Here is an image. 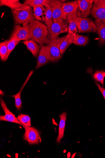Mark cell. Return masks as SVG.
I'll use <instances>...</instances> for the list:
<instances>
[{"label":"cell","mask_w":105,"mask_h":158,"mask_svg":"<svg viewBox=\"0 0 105 158\" xmlns=\"http://www.w3.org/2000/svg\"><path fill=\"white\" fill-rule=\"evenodd\" d=\"M51 2L52 1L50 0H26L24 4L32 7L42 5L46 7H48L51 6Z\"/></svg>","instance_id":"44dd1931"},{"label":"cell","mask_w":105,"mask_h":158,"mask_svg":"<svg viewBox=\"0 0 105 158\" xmlns=\"http://www.w3.org/2000/svg\"><path fill=\"white\" fill-rule=\"evenodd\" d=\"M95 82L96 85L97 86L99 90L102 94L104 98L105 99V89L102 87L97 82V81H95Z\"/></svg>","instance_id":"f1b7e54d"},{"label":"cell","mask_w":105,"mask_h":158,"mask_svg":"<svg viewBox=\"0 0 105 158\" xmlns=\"http://www.w3.org/2000/svg\"><path fill=\"white\" fill-rule=\"evenodd\" d=\"M74 35L68 34L66 36L60 47V51L61 54H63L68 47L73 44Z\"/></svg>","instance_id":"7402d4cb"},{"label":"cell","mask_w":105,"mask_h":158,"mask_svg":"<svg viewBox=\"0 0 105 158\" xmlns=\"http://www.w3.org/2000/svg\"><path fill=\"white\" fill-rule=\"evenodd\" d=\"M18 118L23 125L27 127L31 126L30 118L27 115L20 114Z\"/></svg>","instance_id":"4316f807"},{"label":"cell","mask_w":105,"mask_h":158,"mask_svg":"<svg viewBox=\"0 0 105 158\" xmlns=\"http://www.w3.org/2000/svg\"><path fill=\"white\" fill-rule=\"evenodd\" d=\"M6 6L11 10H18L26 8L29 6L21 3L19 0H1L0 6Z\"/></svg>","instance_id":"4fadbf2b"},{"label":"cell","mask_w":105,"mask_h":158,"mask_svg":"<svg viewBox=\"0 0 105 158\" xmlns=\"http://www.w3.org/2000/svg\"><path fill=\"white\" fill-rule=\"evenodd\" d=\"M26 47L27 49L30 52L33 56L37 57L39 53L41 46L39 45L33 40H26L23 42Z\"/></svg>","instance_id":"2e32d148"},{"label":"cell","mask_w":105,"mask_h":158,"mask_svg":"<svg viewBox=\"0 0 105 158\" xmlns=\"http://www.w3.org/2000/svg\"><path fill=\"white\" fill-rule=\"evenodd\" d=\"M1 104L5 114L4 116H1L0 117V120L16 123L22 126L23 124L19 121L18 118L9 110L2 97L1 98Z\"/></svg>","instance_id":"8fae6325"},{"label":"cell","mask_w":105,"mask_h":158,"mask_svg":"<svg viewBox=\"0 0 105 158\" xmlns=\"http://www.w3.org/2000/svg\"><path fill=\"white\" fill-rule=\"evenodd\" d=\"M78 7L77 12V16L82 18H86L91 14L93 7L92 0H78Z\"/></svg>","instance_id":"9c48e42d"},{"label":"cell","mask_w":105,"mask_h":158,"mask_svg":"<svg viewBox=\"0 0 105 158\" xmlns=\"http://www.w3.org/2000/svg\"><path fill=\"white\" fill-rule=\"evenodd\" d=\"M22 126L25 130L24 139L30 145L37 144L40 141V135L39 132L36 129L31 126Z\"/></svg>","instance_id":"ba28073f"},{"label":"cell","mask_w":105,"mask_h":158,"mask_svg":"<svg viewBox=\"0 0 105 158\" xmlns=\"http://www.w3.org/2000/svg\"><path fill=\"white\" fill-rule=\"evenodd\" d=\"M77 12L69 14L67 19L69 23L68 34L72 35H74L78 32L77 27Z\"/></svg>","instance_id":"9a60e30c"},{"label":"cell","mask_w":105,"mask_h":158,"mask_svg":"<svg viewBox=\"0 0 105 158\" xmlns=\"http://www.w3.org/2000/svg\"><path fill=\"white\" fill-rule=\"evenodd\" d=\"M95 23L99 39V44L102 46L105 44V21H95Z\"/></svg>","instance_id":"ac0fdd59"},{"label":"cell","mask_w":105,"mask_h":158,"mask_svg":"<svg viewBox=\"0 0 105 158\" xmlns=\"http://www.w3.org/2000/svg\"><path fill=\"white\" fill-rule=\"evenodd\" d=\"M78 4L77 1L64 3L63 7V19H67L69 14L77 12Z\"/></svg>","instance_id":"5bb4252c"},{"label":"cell","mask_w":105,"mask_h":158,"mask_svg":"<svg viewBox=\"0 0 105 158\" xmlns=\"http://www.w3.org/2000/svg\"><path fill=\"white\" fill-rule=\"evenodd\" d=\"M94 78L96 81L100 83L104 87V81L105 77V71L98 70L95 71L93 75Z\"/></svg>","instance_id":"484cf974"},{"label":"cell","mask_w":105,"mask_h":158,"mask_svg":"<svg viewBox=\"0 0 105 158\" xmlns=\"http://www.w3.org/2000/svg\"><path fill=\"white\" fill-rule=\"evenodd\" d=\"M10 39H14L20 41L32 39L30 35L29 24L26 23L23 24L22 26L19 24L15 25Z\"/></svg>","instance_id":"277c9868"},{"label":"cell","mask_w":105,"mask_h":158,"mask_svg":"<svg viewBox=\"0 0 105 158\" xmlns=\"http://www.w3.org/2000/svg\"><path fill=\"white\" fill-rule=\"evenodd\" d=\"M52 5L49 7H46L45 23L47 25L48 30L51 28L53 23L52 21Z\"/></svg>","instance_id":"d4e9b609"},{"label":"cell","mask_w":105,"mask_h":158,"mask_svg":"<svg viewBox=\"0 0 105 158\" xmlns=\"http://www.w3.org/2000/svg\"><path fill=\"white\" fill-rule=\"evenodd\" d=\"M65 37H58L56 40H50L46 46L49 54L50 62H56L62 58V56L60 51V47Z\"/></svg>","instance_id":"3957f363"},{"label":"cell","mask_w":105,"mask_h":158,"mask_svg":"<svg viewBox=\"0 0 105 158\" xmlns=\"http://www.w3.org/2000/svg\"><path fill=\"white\" fill-rule=\"evenodd\" d=\"M39 53L37 57L36 69L50 62L49 53L46 46H41Z\"/></svg>","instance_id":"7c38bea8"},{"label":"cell","mask_w":105,"mask_h":158,"mask_svg":"<svg viewBox=\"0 0 105 158\" xmlns=\"http://www.w3.org/2000/svg\"><path fill=\"white\" fill-rule=\"evenodd\" d=\"M60 118L59 126V135L57 139L58 143L61 142V140L63 138L64 135V131L67 120V113L64 112L59 116Z\"/></svg>","instance_id":"d6986e66"},{"label":"cell","mask_w":105,"mask_h":158,"mask_svg":"<svg viewBox=\"0 0 105 158\" xmlns=\"http://www.w3.org/2000/svg\"><path fill=\"white\" fill-rule=\"evenodd\" d=\"M94 5L91 12L95 21H105V0H94Z\"/></svg>","instance_id":"52a82bcc"},{"label":"cell","mask_w":105,"mask_h":158,"mask_svg":"<svg viewBox=\"0 0 105 158\" xmlns=\"http://www.w3.org/2000/svg\"><path fill=\"white\" fill-rule=\"evenodd\" d=\"M64 2L61 1H52L51 5L52 7L53 20L59 21H63V6Z\"/></svg>","instance_id":"30bf717a"},{"label":"cell","mask_w":105,"mask_h":158,"mask_svg":"<svg viewBox=\"0 0 105 158\" xmlns=\"http://www.w3.org/2000/svg\"><path fill=\"white\" fill-rule=\"evenodd\" d=\"M8 40L2 42L0 44V56L2 61L5 62L8 59V50L7 47Z\"/></svg>","instance_id":"cb8c5ba5"},{"label":"cell","mask_w":105,"mask_h":158,"mask_svg":"<svg viewBox=\"0 0 105 158\" xmlns=\"http://www.w3.org/2000/svg\"><path fill=\"white\" fill-rule=\"evenodd\" d=\"M4 94V93L1 90V95Z\"/></svg>","instance_id":"f546056e"},{"label":"cell","mask_w":105,"mask_h":158,"mask_svg":"<svg viewBox=\"0 0 105 158\" xmlns=\"http://www.w3.org/2000/svg\"><path fill=\"white\" fill-rule=\"evenodd\" d=\"M33 8L35 19L39 21L45 22L46 8L42 5L36 6Z\"/></svg>","instance_id":"e0dca14e"},{"label":"cell","mask_w":105,"mask_h":158,"mask_svg":"<svg viewBox=\"0 0 105 158\" xmlns=\"http://www.w3.org/2000/svg\"><path fill=\"white\" fill-rule=\"evenodd\" d=\"M30 35L31 39L40 46L48 44L49 39L47 26L37 20H34L29 24Z\"/></svg>","instance_id":"6da1fadb"},{"label":"cell","mask_w":105,"mask_h":158,"mask_svg":"<svg viewBox=\"0 0 105 158\" xmlns=\"http://www.w3.org/2000/svg\"><path fill=\"white\" fill-rule=\"evenodd\" d=\"M53 21L51 28L48 30V37L50 40H56L59 34L67 32L68 30L69 25L67 22L56 20H53Z\"/></svg>","instance_id":"5b68a950"},{"label":"cell","mask_w":105,"mask_h":158,"mask_svg":"<svg viewBox=\"0 0 105 158\" xmlns=\"http://www.w3.org/2000/svg\"><path fill=\"white\" fill-rule=\"evenodd\" d=\"M12 12L16 25L26 23L29 24L35 19L34 10L30 6L24 9L12 10Z\"/></svg>","instance_id":"7a4b0ae2"},{"label":"cell","mask_w":105,"mask_h":158,"mask_svg":"<svg viewBox=\"0 0 105 158\" xmlns=\"http://www.w3.org/2000/svg\"><path fill=\"white\" fill-rule=\"evenodd\" d=\"M33 73V71L32 70L30 71V72L19 92L15 95L12 96V97H14L15 98L16 106L18 110H20L22 107V103L21 98V93L22 92L25 86L27 83L29 79L30 78Z\"/></svg>","instance_id":"ffe728a7"},{"label":"cell","mask_w":105,"mask_h":158,"mask_svg":"<svg viewBox=\"0 0 105 158\" xmlns=\"http://www.w3.org/2000/svg\"><path fill=\"white\" fill-rule=\"evenodd\" d=\"M89 39L87 36L76 34L74 35L73 44L77 46H84L87 44Z\"/></svg>","instance_id":"603a6c76"},{"label":"cell","mask_w":105,"mask_h":158,"mask_svg":"<svg viewBox=\"0 0 105 158\" xmlns=\"http://www.w3.org/2000/svg\"><path fill=\"white\" fill-rule=\"evenodd\" d=\"M20 41L18 40L14 39H10L7 42V48L8 50V56H9L10 53L19 44Z\"/></svg>","instance_id":"83f0119b"},{"label":"cell","mask_w":105,"mask_h":158,"mask_svg":"<svg viewBox=\"0 0 105 158\" xmlns=\"http://www.w3.org/2000/svg\"><path fill=\"white\" fill-rule=\"evenodd\" d=\"M77 27L79 33L95 32L97 31L96 24L89 19L77 16Z\"/></svg>","instance_id":"8992f818"}]
</instances>
